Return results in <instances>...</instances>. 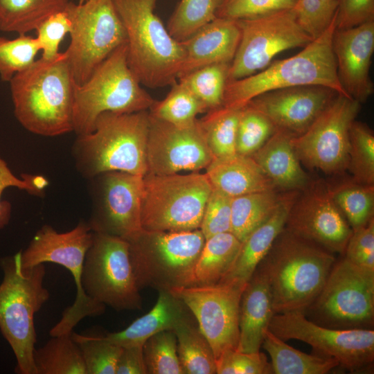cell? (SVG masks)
Here are the masks:
<instances>
[{"label":"cell","instance_id":"obj_1","mask_svg":"<svg viewBox=\"0 0 374 374\" xmlns=\"http://www.w3.org/2000/svg\"><path fill=\"white\" fill-rule=\"evenodd\" d=\"M9 82L15 116L26 130L44 136L73 132L75 83L65 51L41 57Z\"/></svg>","mask_w":374,"mask_h":374},{"label":"cell","instance_id":"obj_2","mask_svg":"<svg viewBox=\"0 0 374 374\" xmlns=\"http://www.w3.org/2000/svg\"><path fill=\"white\" fill-rule=\"evenodd\" d=\"M335 260L333 253L285 227L256 267L267 280L274 313L304 312Z\"/></svg>","mask_w":374,"mask_h":374},{"label":"cell","instance_id":"obj_3","mask_svg":"<svg viewBox=\"0 0 374 374\" xmlns=\"http://www.w3.org/2000/svg\"><path fill=\"white\" fill-rule=\"evenodd\" d=\"M149 126L148 111L101 114L93 131L73 144L77 171L86 179L109 171L145 176Z\"/></svg>","mask_w":374,"mask_h":374},{"label":"cell","instance_id":"obj_4","mask_svg":"<svg viewBox=\"0 0 374 374\" xmlns=\"http://www.w3.org/2000/svg\"><path fill=\"white\" fill-rule=\"evenodd\" d=\"M337 13L330 25L297 54L271 62L249 76L227 82L222 107L242 109L251 99L267 91L304 85L328 87L349 97L337 71L332 39Z\"/></svg>","mask_w":374,"mask_h":374},{"label":"cell","instance_id":"obj_5","mask_svg":"<svg viewBox=\"0 0 374 374\" xmlns=\"http://www.w3.org/2000/svg\"><path fill=\"white\" fill-rule=\"evenodd\" d=\"M157 0H113L126 35L128 64L150 88L172 85L184 60L181 42L171 36L155 14Z\"/></svg>","mask_w":374,"mask_h":374},{"label":"cell","instance_id":"obj_6","mask_svg":"<svg viewBox=\"0 0 374 374\" xmlns=\"http://www.w3.org/2000/svg\"><path fill=\"white\" fill-rule=\"evenodd\" d=\"M21 255V251L0 260L3 273L0 284V331L15 355V372L36 374L34 317L49 299L50 293L44 285V263L23 268Z\"/></svg>","mask_w":374,"mask_h":374},{"label":"cell","instance_id":"obj_7","mask_svg":"<svg viewBox=\"0 0 374 374\" xmlns=\"http://www.w3.org/2000/svg\"><path fill=\"white\" fill-rule=\"evenodd\" d=\"M130 69L126 43L117 48L93 71L75 86L73 132L77 136L93 131L103 113L148 111L155 100L143 88Z\"/></svg>","mask_w":374,"mask_h":374},{"label":"cell","instance_id":"obj_8","mask_svg":"<svg viewBox=\"0 0 374 374\" xmlns=\"http://www.w3.org/2000/svg\"><path fill=\"white\" fill-rule=\"evenodd\" d=\"M139 288L171 290L188 287L205 243L199 229L150 231L142 229L126 240Z\"/></svg>","mask_w":374,"mask_h":374},{"label":"cell","instance_id":"obj_9","mask_svg":"<svg viewBox=\"0 0 374 374\" xmlns=\"http://www.w3.org/2000/svg\"><path fill=\"white\" fill-rule=\"evenodd\" d=\"M92 239L93 231L85 220H80L75 227L64 233L45 224L21 251L23 268L53 262L66 268L73 276L77 290L75 301L63 311L60 320L51 328V337L71 333L84 318L98 317L105 311L106 306L88 297L82 285L84 260Z\"/></svg>","mask_w":374,"mask_h":374},{"label":"cell","instance_id":"obj_10","mask_svg":"<svg viewBox=\"0 0 374 374\" xmlns=\"http://www.w3.org/2000/svg\"><path fill=\"white\" fill-rule=\"evenodd\" d=\"M213 187L205 173L143 176L141 222L150 231L199 229Z\"/></svg>","mask_w":374,"mask_h":374},{"label":"cell","instance_id":"obj_11","mask_svg":"<svg viewBox=\"0 0 374 374\" xmlns=\"http://www.w3.org/2000/svg\"><path fill=\"white\" fill-rule=\"evenodd\" d=\"M71 42L65 51L76 85L84 82L113 51L126 43V35L113 0H86L68 4Z\"/></svg>","mask_w":374,"mask_h":374},{"label":"cell","instance_id":"obj_12","mask_svg":"<svg viewBox=\"0 0 374 374\" xmlns=\"http://www.w3.org/2000/svg\"><path fill=\"white\" fill-rule=\"evenodd\" d=\"M82 285L88 297L116 311L142 308L129 244L122 238L93 232L84 260Z\"/></svg>","mask_w":374,"mask_h":374},{"label":"cell","instance_id":"obj_13","mask_svg":"<svg viewBox=\"0 0 374 374\" xmlns=\"http://www.w3.org/2000/svg\"><path fill=\"white\" fill-rule=\"evenodd\" d=\"M314 323L336 329H371L374 318V274L344 257L335 260L319 294L305 310Z\"/></svg>","mask_w":374,"mask_h":374},{"label":"cell","instance_id":"obj_14","mask_svg":"<svg viewBox=\"0 0 374 374\" xmlns=\"http://www.w3.org/2000/svg\"><path fill=\"white\" fill-rule=\"evenodd\" d=\"M268 329L284 341L297 339L310 345L317 355L333 358L352 372L366 369L373 363L372 329L325 327L300 311L274 314Z\"/></svg>","mask_w":374,"mask_h":374},{"label":"cell","instance_id":"obj_15","mask_svg":"<svg viewBox=\"0 0 374 374\" xmlns=\"http://www.w3.org/2000/svg\"><path fill=\"white\" fill-rule=\"evenodd\" d=\"M237 21L240 39L229 66L228 81L253 75L280 53L303 48L314 39L299 25L291 10Z\"/></svg>","mask_w":374,"mask_h":374},{"label":"cell","instance_id":"obj_16","mask_svg":"<svg viewBox=\"0 0 374 374\" xmlns=\"http://www.w3.org/2000/svg\"><path fill=\"white\" fill-rule=\"evenodd\" d=\"M361 105L339 93L304 133L292 136L300 162L326 174L344 173L349 159L350 128Z\"/></svg>","mask_w":374,"mask_h":374},{"label":"cell","instance_id":"obj_17","mask_svg":"<svg viewBox=\"0 0 374 374\" xmlns=\"http://www.w3.org/2000/svg\"><path fill=\"white\" fill-rule=\"evenodd\" d=\"M88 180L91 231L127 240L139 233L143 177L109 171Z\"/></svg>","mask_w":374,"mask_h":374},{"label":"cell","instance_id":"obj_18","mask_svg":"<svg viewBox=\"0 0 374 374\" xmlns=\"http://www.w3.org/2000/svg\"><path fill=\"white\" fill-rule=\"evenodd\" d=\"M243 290L218 283L169 290L191 312L213 349L215 361L224 351L238 348L239 306Z\"/></svg>","mask_w":374,"mask_h":374},{"label":"cell","instance_id":"obj_19","mask_svg":"<svg viewBox=\"0 0 374 374\" xmlns=\"http://www.w3.org/2000/svg\"><path fill=\"white\" fill-rule=\"evenodd\" d=\"M285 227L333 253L344 254L353 229L331 197L328 183L310 181L292 204Z\"/></svg>","mask_w":374,"mask_h":374},{"label":"cell","instance_id":"obj_20","mask_svg":"<svg viewBox=\"0 0 374 374\" xmlns=\"http://www.w3.org/2000/svg\"><path fill=\"white\" fill-rule=\"evenodd\" d=\"M213 159L199 119L190 125L178 126L150 115L146 174L198 172Z\"/></svg>","mask_w":374,"mask_h":374},{"label":"cell","instance_id":"obj_21","mask_svg":"<svg viewBox=\"0 0 374 374\" xmlns=\"http://www.w3.org/2000/svg\"><path fill=\"white\" fill-rule=\"evenodd\" d=\"M338 94L323 86H296L267 91L246 105L265 116L276 129L296 136L308 130Z\"/></svg>","mask_w":374,"mask_h":374},{"label":"cell","instance_id":"obj_22","mask_svg":"<svg viewBox=\"0 0 374 374\" xmlns=\"http://www.w3.org/2000/svg\"><path fill=\"white\" fill-rule=\"evenodd\" d=\"M332 49L339 82L349 96L362 104L373 94L370 68L374 52V19L335 30Z\"/></svg>","mask_w":374,"mask_h":374},{"label":"cell","instance_id":"obj_23","mask_svg":"<svg viewBox=\"0 0 374 374\" xmlns=\"http://www.w3.org/2000/svg\"><path fill=\"white\" fill-rule=\"evenodd\" d=\"M240 39V28L237 20L216 17L181 42L184 60L178 79L205 66L231 64Z\"/></svg>","mask_w":374,"mask_h":374},{"label":"cell","instance_id":"obj_24","mask_svg":"<svg viewBox=\"0 0 374 374\" xmlns=\"http://www.w3.org/2000/svg\"><path fill=\"white\" fill-rule=\"evenodd\" d=\"M300 191H284L271 215L254 229L242 242L238 253L219 282L244 289L260 262L285 228L289 211Z\"/></svg>","mask_w":374,"mask_h":374},{"label":"cell","instance_id":"obj_25","mask_svg":"<svg viewBox=\"0 0 374 374\" xmlns=\"http://www.w3.org/2000/svg\"><path fill=\"white\" fill-rule=\"evenodd\" d=\"M274 314L267 280L256 268L240 297L237 349L244 353L260 351L264 332Z\"/></svg>","mask_w":374,"mask_h":374},{"label":"cell","instance_id":"obj_26","mask_svg":"<svg viewBox=\"0 0 374 374\" xmlns=\"http://www.w3.org/2000/svg\"><path fill=\"white\" fill-rule=\"evenodd\" d=\"M292 136L276 129L266 143L250 156L280 191H301L311 181L296 154Z\"/></svg>","mask_w":374,"mask_h":374},{"label":"cell","instance_id":"obj_27","mask_svg":"<svg viewBox=\"0 0 374 374\" xmlns=\"http://www.w3.org/2000/svg\"><path fill=\"white\" fill-rule=\"evenodd\" d=\"M205 170L213 188L231 197L277 190L250 156L235 153L213 158Z\"/></svg>","mask_w":374,"mask_h":374},{"label":"cell","instance_id":"obj_28","mask_svg":"<svg viewBox=\"0 0 374 374\" xmlns=\"http://www.w3.org/2000/svg\"><path fill=\"white\" fill-rule=\"evenodd\" d=\"M154 306L121 331L108 332L110 341L127 347L143 345L151 336L163 330H173L185 319L192 316L184 303L169 290H159Z\"/></svg>","mask_w":374,"mask_h":374},{"label":"cell","instance_id":"obj_29","mask_svg":"<svg viewBox=\"0 0 374 374\" xmlns=\"http://www.w3.org/2000/svg\"><path fill=\"white\" fill-rule=\"evenodd\" d=\"M241 244L231 232L218 233L206 239L188 287L218 283L233 265Z\"/></svg>","mask_w":374,"mask_h":374},{"label":"cell","instance_id":"obj_30","mask_svg":"<svg viewBox=\"0 0 374 374\" xmlns=\"http://www.w3.org/2000/svg\"><path fill=\"white\" fill-rule=\"evenodd\" d=\"M262 347L271 359L275 374H326L339 366L330 357L309 355L287 344L268 328L263 335Z\"/></svg>","mask_w":374,"mask_h":374},{"label":"cell","instance_id":"obj_31","mask_svg":"<svg viewBox=\"0 0 374 374\" xmlns=\"http://www.w3.org/2000/svg\"><path fill=\"white\" fill-rule=\"evenodd\" d=\"M69 0H0V30L24 35L52 15L65 10Z\"/></svg>","mask_w":374,"mask_h":374},{"label":"cell","instance_id":"obj_32","mask_svg":"<svg viewBox=\"0 0 374 374\" xmlns=\"http://www.w3.org/2000/svg\"><path fill=\"white\" fill-rule=\"evenodd\" d=\"M173 332L177 338L178 356L184 374L216 373L213 349L193 315L181 321Z\"/></svg>","mask_w":374,"mask_h":374},{"label":"cell","instance_id":"obj_33","mask_svg":"<svg viewBox=\"0 0 374 374\" xmlns=\"http://www.w3.org/2000/svg\"><path fill=\"white\" fill-rule=\"evenodd\" d=\"M283 192L270 190L232 197L231 232L242 242L271 215Z\"/></svg>","mask_w":374,"mask_h":374},{"label":"cell","instance_id":"obj_34","mask_svg":"<svg viewBox=\"0 0 374 374\" xmlns=\"http://www.w3.org/2000/svg\"><path fill=\"white\" fill-rule=\"evenodd\" d=\"M71 332L52 336L43 346L35 348L36 374H87L81 351Z\"/></svg>","mask_w":374,"mask_h":374},{"label":"cell","instance_id":"obj_35","mask_svg":"<svg viewBox=\"0 0 374 374\" xmlns=\"http://www.w3.org/2000/svg\"><path fill=\"white\" fill-rule=\"evenodd\" d=\"M328 185L332 198L353 230L374 218V184H361L351 178Z\"/></svg>","mask_w":374,"mask_h":374},{"label":"cell","instance_id":"obj_36","mask_svg":"<svg viewBox=\"0 0 374 374\" xmlns=\"http://www.w3.org/2000/svg\"><path fill=\"white\" fill-rule=\"evenodd\" d=\"M241 109L224 107L210 110L199 122L213 158L236 153L235 143Z\"/></svg>","mask_w":374,"mask_h":374},{"label":"cell","instance_id":"obj_37","mask_svg":"<svg viewBox=\"0 0 374 374\" xmlns=\"http://www.w3.org/2000/svg\"><path fill=\"white\" fill-rule=\"evenodd\" d=\"M207 112L206 106L186 86L177 80L163 100H155L149 114L172 125L185 126L195 122L198 114Z\"/></svg>","mask_w":374,"mask_h":374},{"label":"cell","instance_id":"obj_38","mask_svg":"<svg viewBox=\"0 0 374 374\" xmlns=\"http://www.w3.org/2000/svg\"><path fill=\"white\" fill-rule=\"evenodd\" d=\"M229 66L226 63L205 66L180 77L177 81L186 86L208 111L213 110L223 105Z\"/></svg>","mask_w":374,"mask_h":374},{"label":"cell","instance_id":"obj_39","mask_svg":"<svg viewBox=\"0 0 374 374\" xmlns=\"http://www.w3.org/2000/svg\"><path fill=\"white\" fill-rule=\"evenodd\" d=\"M220 0H181L170 17L167 29L183 42L217 17Z\"/></svg>","mask_w":374,"mask_h":374},{"label":"cell","instance_id":"obj_40","mask_svg":"<svg viewBox=\"0 0 374 374\" xmlns=\"http://www.w3.org/2000/svg\"><path fill=\"white\" fill-rule=\"evenodd\" d=\"M349 159L347 170L352 179L364 184H374V134L366 124L356 120L349 132Z\"/></svg>","mask_w":374,"mask_h":374},{"label":"cell","instance_id":"obj_41","mask_svg":"<svg viewBox=\"0 0 374 374\" xmlns=\"http://www.w3.org/2000/svg\"><path fill=\"white\" fill-rule=\"evenodd\" d=\"M71 336L81 351L87 374H116L123 347L108 340L105 335H88L72 331Z\"/></svg>","mask_w":374,"mask_h":374},{"label":"cell","instance_id":"obj_42","mask_svg":"<svg viewBox=\"0 0 374 374\" xmlns=\"http://www.w3.org/2000/svg\"><path fill=\"white\" fill-rule=\"evenodd\" d=\"M148 374H184L173 330H163L149 337L143 345Z\"/></svg>","mask_w":374,"mask_h":374},{"label":"cell","instance_id":"obj_43","mask_svg":"<svg viewBox=\"0 0 374 374\" xmlns=\"http://www.w3.org/2000/svg\"><path fill=\"white\" fill-rule=\"evenodd\" d=\"M40 51L36 37L19 35L15 39L0 37V78L3 82H10L36 60Z\"/></svg>","mask_w":374,"mask_h":374},{"label":"cell","instance_id":"obj_44","mask_svg":"<svg viewBox=\"0 0 374 374\" xmlns=\"http://www.w3.org/2000/svg\"><path fill=\"white\" fill-rule=\"evenodd\" d=\"M274 124L262 114L245 105L241 109L238 125L235 152L251 156L276 131Z\"/></svg>","mask_w":374,"mask_h":374},{"label":"cell","instance_id":"obj_45","mask_svg":"<svg viewBox=\"0 0 374 374\" xmlns=\"http://www.w3.org/2000/svg\"><path fill=\"white\" fill-rule=\"evenodd\" d=\"M337 7L338 0H296L291 10L299 25L315 39L330 25Z\"/></svg>","mask_w":374,"mask_h":374},{"label":"cell","instance_id":"obj_46","mask_svg":"<svg viewBox=\"0 0 374 374\" xmlns=\"http://www.w3.org/2000/svg\"><path fill=\"white\" fill-rule=\"evenodd\" d=\"M296 0H220L217 17L240 20L291 10Z\"/></svg>","mask_w":374,"mask_h":374},{"label":"cell","instance_id":"obj_47","mask_svg":"<svg viewBox=\"0 0 374 374\" xmlns=\"http://www.w3.org/2000/svg\"><path fill=\"white\" fill-rule=\"evenodd\" d=\"M48 184L47 179L42 175L22 174L21 179L17 177L0 156V229L9 223L11 217L10 203L1 199L6 188L16 187L32 195L42 197Z\"/></svg>","mask_w":374,"mask_h":374},{"label":"cell","instance_id":"obj_48","mask_svg":"<svg viewBox=\"0 0 374 374\" xmlns=\"http://www.w3.org/2000/svg\"><path fill=\"white\" fill-rule=\"evenodd\" d=\"M217 374H269L271 365L265 353H244L238 349L224 351L216 359Z\"/></svg>","mask_w":374,"mask_h":374},{"label":"cell","instance_id":"obj_49","mask_svg":"<svg viewBox=\"0 0 374 374\" xmlns=\"http://www.w3.org/2000/svg\"><path fill=\"white\" fill-rule=\"evenodd\" d=\"M232 197L213 188L206 202L199 230L205 239L231 232Z\"/></svg>","mask_w":374,"mask_h":374},{"label":"cell","instance_id":"obj_50","mask_svg":"<svg viewBox=\"0 0 374 374\" xmlns=\"http://www.w3.org/2000/svg\"><path fill=\"white\" fill-rule=\"evenodd\" d=\"M344 255L355 267L374 274V218L353 230Z\"/></svg>","mask_w":374,"mask_h":374},{"label":"cell","instance_id":"obj_51","mask_svg":"<svg viewBox=\"0 0 374 374\" xmlns=\"http://www.w3.org/2000/svg\"><path fill=\"white\" fill-rule=\"evenodd\" d=\"M71 22L65 10L56 12L36 28V39L42 51V57L52 59L60 52V46L64 38L69 34Z\"/></svg>","mask_w":374,"mask_h":374},{"label":"cell","instance_id":"obj_52","mask_svg":"<svg viewBox=\"0 0 374 374\" xmlns=\"http://www.w3.org/2000/svg\"><path fill=\"white\" fill-rule=\"evenodd\" d=\"M374 19V0H338L337 29L352 28Z\"/></svg>","mask_w":374,"mask_h":374},{"label":"cell","instance_id":"obj_53","mask_svg":"<svg viewBox=\"0 0 374 374\" xmlns=\"http://www.w3.org/2000/svg\"><path fill=\"white\" fill-rule=\"evenodd\" d=\"M116 374H148L143 345L123 347L116 364Z\"/></svg>","mask_w":374,"mask_h":374},{"label":"cell","instance_id":"obj_54","mask_svg":"<svg viewBox=\"0 0 374 374\" xmlns=\"http://www.w3.org/2000/svg\"><path fill=\"white\" fill-rule=\"evenodd\" d=\"M86 0H79V2L78 3H82L84 1H85Z\"/></svg>","mask_w":374,"mask_h":374}]
</instances>
